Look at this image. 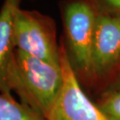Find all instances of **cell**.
Here are the masks:
<instances>
[{"instance_id": "6da1fadb", "label": "cell", "mask_w": 120, "mask_h": 120, "mask_svg": "<svg viewBox=\"0 0 120 120\" xmlns=\"http://www.w3.org/2000/svg\"><path fill=\"white\" fill-rule=\"evenodd\" d=\"M15 92L22 103L45 118L55 102L62 86L60 64L27 54L15 49Z\"/></svg>"}, {"instance_id": "ba28073f", "label": "cell", "mask_w": 120, "mask_h": 120, "mask_svg": "<svg viewBox=\"0 0 120 120\" xmlns=\"http://www.w3.org/2000/svg\"><path fill=\"white\" fill-rule=\"evenodd\" d=\"M99 108L109 120H120V92H113L107 95Z\"/></svg>"}, {"instance_id": "9c48e42d", "label": "cell", "mask_w": 120, "mask_h": 120, "mask_svg": "<svg viewBox=\"0 0 120 120\" xmlns=\"http://www.w3.org/2000/svg\"><path fill=\"white\" fill-rule=\"evenodd\" d=\"M100 4L107 11L106 13L120 15V0H100Z\"/></svg>"}, {"instance_id": "3957f363", "label": "cell", "mask_w": 120, "mask_h": 120, "mask_svg": "<svg viewBox=\"0 0 120 120\" xmlns=\"http://www.w3.org/2000/svg\"><path fill=\"white\" fill-rule=\"evenodd\" d=\"M13 40L15 49L60 65L55 24L49 16L37 11L16 8L13 13Z\"/></svg>"}, {"instance_id": "7a4b0ae2", "label": "cell", "mask_w": 120, "mask_h": 120, "mask_svg": "<svg viewBox=\"0 0 120 120\" xmlns=\"http://www.w3.org/2000/svg\"><path fill=\"white\" fill-rule=\"evenodd\" d=\"M65 46L73 68L93 75V40L97 12L91 0H65L60 4Z\"/></svg>"}, {"instance_id": "52a82bcc", "label": "cell", "mask_w": 120, "mask_h": 120, "mask_svg": "<svg viewBox=\"0 0 120 120\" xmlns=\"http://www.w3.org/2000/svg\"><path fill=\"white\" fill-rule=\"evenodd\" d=\"M0 120H45V118L25 104L0 94Z\"/></svg>"}, {"instance_id": "277c9868", "label": "cell", "mask_w": 120, "mask_h": 120, "mask_svg": "<svg viewBox=\"0 0 120 120\" xmlns=\"http://www.w3.org/2000/svg\"><path fill=\"white\" fill-rule=\"evenodd\" d=\"M60 64L62 86L45 120H109L82 90L64 43L60 46Z\"/></svg>"}, {"instance_id": "8992f818", "label": "cell", "mask_w": 120, "mask_h": 120, "mask_svg": "<svg viewBox=\"0 0 120 120\" xmlns=\"http://www.w3.org/2000/svg\"><path fill=\"white\" fill-rule=\"evenodd\" d=\"M22 0H4L0 9V93L12 96L15 80V46L13 21L15 9Z\"/></svg>"}, {"instance_id": "5b68a950", "label": "cell", "mask_w": 120, "mask_h": 120, "mask_svg": "<svg viewBox=\"0 0 120 120\" xmlns=\"http://www.w3.org/2000/svg\"><path fill=\"white\" fill-rule=\"evenodd\" d=\"M120 59V15L98 13L93 40V74H101Z\"/></svg>"}]
</instances>
